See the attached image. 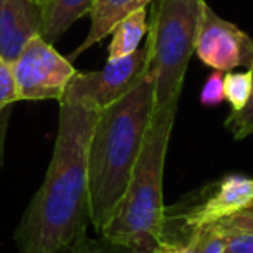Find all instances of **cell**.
Segmentation results:
<instances>
[{"mask_svg":"<svg viewBox=\"0 0 253 253\" xmlns=\"http://www.w3.org/2000/svg\"><path fill=\"white\" fill-rule=\"evenodd\" d=\"M149 32L148 11L137 9L123 18L111 32V42L108 45V59L125 57L141 49V42Z\"/></svg>","mask_w":253,"mask_h":253,"instance_id":"7c38bea8","label":"cell"},{"mask_svg":"<svg viewBox=\"0 0 253 253\" xmlns=\"http://www.w3.org/2000/svg\"><path fill=\"white\" fill-rule=\"evenodd\" d=\"M177 109L153 113L130 182L102 234L141 253H155L167 238L163 173Z\"/></svg>","mask_w":253,"mask_h":253,"instance_id":"3957f363","label":"cell"},{"mask_svg":"<svg viewBox=\"0 0 253 253\" xmlns=\"http://www.w3.org/2000/svg\"><path fill=\"white\" fill-rule=\"evenodd\" d=\"M155 253H165V250H163V243H162V246H160V248L155 250Z\"/></svg>","mask_w":253,"mask_h":253,"instance_id":"7402d4cb","label":"cell"},{"mask_svg":"<svg viewBox=\"0 0 253 253\" xmlns=\"http://www.w3.org/2000/svg\"><path fill=\"white\" fill-rule=\"evenodd\" d=\"M155 113V84L149 71L128 94L99 109L87 151L90 222L102 234L130 182Z\"/></svg>","mask_w":253,"mask_h":253,"instance_id":"7a4b0ae2","label":"cell"},{"mask_svg":"<svg viewBox=\"0 0 253 253\" xmlns=\"http://www.w3.org/2000/svg\"><path fill=\"white\" fill-rule=\"evenodd\" d=\"M12 102H19L12 64L0 56V111H4Z\"/></svg>","mask_w":253,"mask_h":253,"instance_id":"e0dca14e","label":"cell"},{"mask_svg":"<svg viewBox=\"0 0 253 253\" xmlns=\"http://www.w3.org/2000/svg\"><path fill=\"white\" fill-rule=\"evenodd\" d=\"M205 4V0H158L153 11L148 71L155 84V111L179 106Z\"/></svg>","mask_w":253,"mask_h":253,"instance_id":"277c9868","label":"cell"},{"mask_svg":"<svg viewBox=\"0 0 253 253\" xmlns=\"http://www.w3.org/2000/svg\"><path fill=\"white\" fill-rule=\"evenodd\" d=\"M148 57L149 45L146 40L144 45L130 56L108 59L102 70L88 73L77 71L70 84L78 92L90 97L99 109H102L122 99L135 87V84L148 71Z\"/></svg>","mask_w":253,"mask_h":253,"instance_id":"52a82bcc","label":"cell"},{"mask_svg":"<svg viewBox=\"0 0 253 253\" xmlns=\"http://www.w3.org/2000/svg\"><path fill=\"white\" fill-rule=\"evenodd\" d=\"M37 2H39V4H40V5H42V7H43V5H45L47 2H49V0H37Z\"/></svg>","mask_w":253,"mask_h":253,"instance_id":"603a6c76","label":"cell"},{"mask_svg":"<svg viewBox=\"0 0 253 253\" xmlns=\"http://www.w3.org/2000/svg\"><path fill=\"white\" fill-rule=\"evenodd\" d=\"M75 253H141L130 246L122 245L108 239L106 236H99L97 239H85Z\"/></svg>","mask_w":253,"mask_h":253,"instance_id":"ac0fdd59","label":"cell"},{"mask_svg":"<svg viewBox=\"0 0 253 253\" xmlns=\"http://www.w3.org/2000/svg\"><path fill=\"white\" fill-rule=\"evenodd\" d=\"M187 245L196 253H225V241L217 224H207L191 231Z\"/></svg>","mask_w":253,"mask_h":253,"instance_id":"5bb4252c","label":"cell"},{"mask_svg":"<svg viewBox=\"0 0 253 253\" xmlns=\"http://www.w3.org/2000/svg\"><path fill=\"white\" fill-rule=\"evenodd\" d=\"M149 2L153 0H94L90 11V30H88L85 40L80 43V47L73 52L71 59L84 50L90 49L94 43L104 40L108 35H111L115 26L123 18H126L137 9L148 7Z\"/></svg>","mask_w":253,"mask_h":253,"instance_id":"30bf717a","label":"cell"},{"mask_svg":"<svg viewBox=\"0 0 253 253\" xmlns=\"http://www.w3.org/2000/svg\"><path fill=\"white\" fill-rule=\"evenodd\" d=\"M250 71H252V94L241 109L231 111L229 118L225 120V128L234 139H245L253 134V66L250 68Z\"/></svg>","mask_w":253,"mask_h":253,"instance_id":"9a60e30c","label":"cell"},{"mask_svg":"<svg viewBox=\"0 0 253 253\" xmlns=\"http://www.w3.org/2000/svg\"><path fill=\"white\" fill-rule=\"evenodd\" d=\"M94 0H49L42 7L40 37L49 43L59 40L71 25L90 14Z\"/></svg>","mask_w":253,"mask_h":253,"instance_id":"8fae6325","label":"cell"},{"mask_svg":"<svg viewBox=\"0 0 253 253\" xmlns=\"http://www.w3.org/2000/svg\"><path fill=\"white\" fill-rule=\"evenodd\" d=\"M215 224L231 225V227H239V229H245V231L253 232V201L250 205H246L245 208H241L239 211L215 222Z\"/></svg>","mask_w":253,"mask_h":253,"instance_id":"ffe728a7","label":"cell"},{"mask_svg":"<svg viewBox=\"0 0 253 253\" xmlns=\"http://www.w3.org/2000/svg\"><path fill=\"white\" fill-rule=\"evenodd\" d=\"M59 106L49 170L14 234L19 253H75L87 239V151L99 108L71 84Z\"/></svg>","mask_w":253,"mask_h":253,"instance_id":"6da1fadb","label":"cell"},{"mask_svg":"<svg viewBox=\"0 0 253 253\" xmlns=\"http://www.w3.org/2000/svg\"><path fill=\"white\" fill-rule=\"evenodd\" d=\"M163 250L165 253H196L193 250L191 245H182V243H170V241H163Z\"/></svg>","mask_w":253,"mask_h":253,"instance_id":"44dd1931","label":"cell"},{"mask_svg":"<svg viewBox=\"0 0 253 253\" xmlns=\"http://www.w3.org/2000/svg\"><path fill=\"white\" fill-rule=\"evenodd\" d=\"M194 52L215 71L227 73L253 66V40L234 23L222 19L208 4L203 5Z\"/></svg>","mask_w":253,"mask_h":253,"instance_id":"8992f818","label":"cell"},{"mask_svg":"<svg viewBox=\"0 0 253 253\" xmlns=\"http://www.w3.org/2000/svg\"><path fill=\"white\" fill-rule=\"evenodd\" d=\"M19 101H61L77 70L71 59L61 56L52 43L33 37L12 63Z\"/></svg>","mask_w":253,"mask_h":253,"instance_id":"5b68a950","label":"cell"},{"mask_svg":"<svg viewBox=\"0 0 253 253\" xmlns=\"http://www.w3.org/2000/svg\"><path fill=\"white\" fill-rule=\"evenodd\" d=\"M253 201V179L239 173L224 177L215 191L186 217L187 227L193 231L207 224H215L236 213Z\"/></svg>","mask_w":253,"mask_h":253,"instance_id":"9c48e42d","label":"cell"},{"mask_svg":"<svg viewBox=\"0 0 253 253\" xmlns=\"http://www.w3.org/2000/svg\"><path fill=\"white\" fill-rule=\"evenodd\" d=\"M42 5L37 0H0V56L14 63L23 47L40 35Z\"/></svg>","mask_w":253,"mask_h":253,"instance_id":"ba28073f","label":"cell"},{"mask_svg":"<svg viewBox=\"0 0 253 253\" xmlns=\"http://www.w3.org/2000/svg\"><path fill=\"white\" fill-rule=\"evenodd\" d=\"M224 71H213L207 78L201 88V104L203 106H218L225 99L224 94Z\"/></svg>","mask_w":253,"mask_h":253,"instance_id":"d6986e66","label":"cell"},{"mask_svg":"<svg viewBox=\"0 0 253 253\" xmlns=\"http://www.w3.org/2000/svg\"><path fill=\"white\" fill-rule=\"evenodd\" d=\"M224 94L232 111L241 109L252 94V71H227L224 75Z\"/></svg>","mask_w":253,"mask_h":253,"instance_id":"4fadbf2b","label":"cell"},{"mask_svg":"<svg viewBox=\"0 0 253 253\" xmlns=\"http://www.w3.org/2000/svg\"><path fill=\"white\" fill-rule=\"evenodd\" d=\"M225 241V253H253V232L217 224Z\"/></svg>","mask_w":253,"mask_h":253,"instance_id":"2e32d148","label":"cell"}]
</instances>
